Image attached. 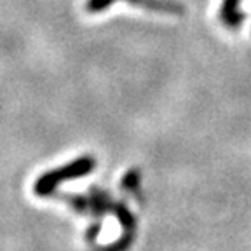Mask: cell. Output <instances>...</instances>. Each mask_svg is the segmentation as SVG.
<instances>
[{
    "label": "cell",
    "instance_id": "obj_1",
    "mask_svg": "<svg viewBox=\"0 0 251 251\" xmlns=\"http://www.w3.org/2000/svg\"><path fill=\"white\" fill-rule=\"evenodd\" d=\"M94 166H96V162H94L93 157H89V155L78 157L75 161L61 166V168H54V169H51V171L40 175L35 183H33V192L39 197L51 196L56 188L61 183H65V181L87 176L89 173H93Z\"/></svg>",
    "mask_w": 251,
    "mask_h": 251
},
{
    "label": "cell",
    "instance_id": "obj_2",
    "mask_svg": "<svg viewBox=\"0 0 251 251\" xmlns=\"http://www.w3.org/2000/svg\"><path fill=\"white\" fill-rule=\"evenodd\" d=\"M117 2H126V4L134 5V7H141L150 12H161V14L168 16H183L185 7L176 2V0H86L84 9L89 14H100V12L106 11L110 5L117 4Z\"/></svg>",
    "mask_w": 251,
    "mask_h": 251
},
{
    "label": "cell",
    "instance_id": "obj_3",
    "mask_svg": "<svg viewBox=\"0 0 251 251\" xmlns=\"http://www.w3.org/2000/svg\"><path fill=\"white\" fill-rule=\"evenodd\" d=\"M243 0H222L218 11V20L227 30H239L243 26L246 14L241 9Z\"/></svg>",
    "mask_w": 251,
    "mask_h": 251
},
{
    "label": "cell",
    "instance_id": "obj_4",
    "mask_svg": "<svg viewBox=\"0 0 251 251\" xmlns=\"http://www.w3.org/2000/svg\"><path fill=\"white\" fill-rule=\"evenodd\" d=\"M112 213L117 216V220L122 225V235H127V237H134V228H136V222H134V216L131 215V211L126 208L124 204L114 202L112 204Z\"/></svg>",
    "mask_w": 251,
    "mask_h": 251
},
{
    "label": "cell",
    "instance_id": "obj_5",
    "mask_svg": "<svg viewBox=\"0 0 251 251\" xmlns=\"http://www.w3.org/2000/svg\"><path fill=\"white\" fill-rule=\"evenodd\" d=\"M140 185V173L136 169H131L124 178H122V188H127V190H133Z\"/></svg>",
    "mask_w": 251,
    "mask_h": 251
},
{
    "label": "cell",
    "instance_id": "obj_6",
    "mask_svg": "<svg viewBox=\"0 0 251 251\" xmlns=\"http://www.w3.org/2000/svg\"><path fill=\"white\" fill-rule=\"evenodd\" d=\"M100 230H101V225H98V224H96V225H94V227L89 230V239H94V235H96V234H100Z\"/></svg>",
    "mask_w": 251,
    "mask_h": 251
}]
</instances>
